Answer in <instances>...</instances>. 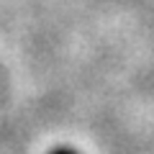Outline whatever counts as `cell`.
Listing matches in <instances>:
<instances>
[{
	"instance_id": "cell-1",
	"label": "cell",
	"mask_w": 154,
	"mask_h": 154,
	"mask_svg": "<svg viewBox=\"0 0 154 154\" xmlns=\"http://www.w3.org/2000/svg\"><path fill=\"white\" fill-rule=\"evenodd\" d=\"M49 154H77V152H75V149H69V146H54Z\"/></svg>"
}]
</instances>
